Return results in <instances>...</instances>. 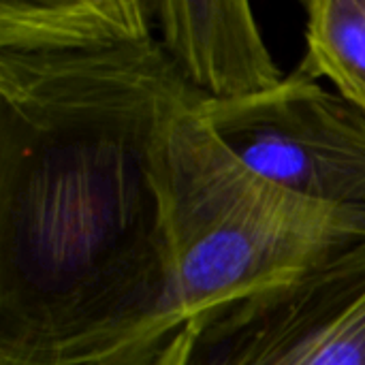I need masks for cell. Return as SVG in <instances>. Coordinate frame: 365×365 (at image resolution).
Returning <instances> with one entry per match:
<instances>
[{
	"label": "cell",
	"instance_id": "6da1fadb",
	"mask_svg": "<svg viewBox=\"0 0 365 365\" xmlns=\"http://www.w3.org/2000/svg\"><path fill=\"white\" fill-rule=\"evenodd\" d=\"M201 103L154 36L0 51V365H154L182 327L163 152Z\"/></svg>",
	"mask_w": 365,
	"mask_h": 365
},
{
	"label": "cell",
	"instance_id": "7a4b0ae2",
	"mask_svg": "<svg viewBox=\"0 0 365 365\" xmlns=\"http://www.w3.org/2000/svg\"><path fill=\"white\" fill-rule=\"evenodd\" d=\"M160 192L182 325L365 240V210L323 205L255 173L222 145L197 107L169 130Z\"/></svg>",
	"mask_w": 365,
	"mask_h": 365
},
{
	"label": "cell",
	"instance_id": "3957f363",
	"mask_svg": "<svg viewBox=\"0 0 365 365\" xmlns=\"http://www.w3.org/2000/svg\"><path fill=\"white\" fill-rule=\"evenodd\" d=\"M154 365H365V240L190 317Z\"/></svg>",
	"mask_w": 365,
	"mask_h": 365
},
{
	"label": "cell",
	"instance_id": "277c9868",
	"mask_svg": "<svg viewBox=\"0 0 365 365\" xmlns=\"http://www.w3.org/2000/svg\"><path fill=\"white\" fill-rule=\"evenodd\" d=\"M197 113L248 169L334 207L365 210V113L299 73L276 88Z\"/></svg>",
	"mask_w": 365,
	"mask_h": 365
},
{
	"label": "cell",
	"instance_id": "5b68a950",
	"mask_svg": "<svg viewBox=\"0 0 365 365\" xmlns=\"http://www.w3.org/2000/svg\"><path fill=\"white\" fill-rule=\"evenodd\" d=\"M154 21L169 62L203 101L250 98L284 79L246 0H158Z\"/></svg>",
	"mask_w": 365,
	"mask_h": 365
},
{
	"label": "cell",
	"instance_id": "8992f818",
	"mask_svg": "<svg viewBox=\"0 0 365 365\" xmlns=\"http://www.w3.org/2000/svg\"><path fill=\"white\" fill-rule=\"evenodd\" d=\"M148 0H2L0 51L71 53L152 38Z\"/></svg>",
	"mask_w": 365,
	"mask_h": 365
},
{
	"label": "cell",
	"instance_id": "52a82bcc",
	"mask_svg": "<svg viewBox=\"0 0 365 365\" xmlns=\"http://www.w3.org/2000/svg\"><path fill=\"white\" fill-rule=\"evenodd\" d=\"M306 56L295 73L329 79L365 113V0H310Z\"/></svg>",
	"mask_w": 365,
	"mask_h": 365
}]
</instances>
